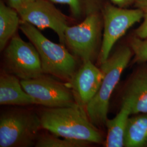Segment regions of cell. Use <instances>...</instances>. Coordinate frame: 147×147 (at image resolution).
Listing matches in <instances>:
<instances>
[{
	"mask_svg": "<svg viewBox=\"0 0 147 147\" xmlns=\"http://www.w3.org/2000/svg\"><path fill=\"white\" fill-rule=\"evenodd\" d=\"M42 129L57 136L100 144L103 142L98 127L91 122L86 110L75 106L42 109L38 113Z\"/></svg>",
	"mask_w": 147,
	"mask_h": 147,
	"instance_id": "6da1fadb",
	"label": "cell"
},
{
	"mask_svg": "<svg viewBox=\"0 0 147 147\" xmlns=\"http://www.w3.org/2000/svg\"><path fill=\"white\" fill-rule=\"evenodd\" d=\"M132 56L129 44H123L100 64L104 78L97 93L86 107L89 119L97 127L106 125L111 96Z\"/></svg>",
	"mask_w": 147,
	"mask_h": 147,
	"instance_id": "7a4b0ae2",
	"label": "cell"
},
{
	"mask_svg": "<svg viewBox=\"0 0 147 147\" xmlns=\"http://www.w3.org/2000/svg\"><path fill=\"white\" fill-rule=\"evenodd\" d=\"M19 28L36 48L44 73L69 84L78 69V59L65 45L51 41L31 24L21 21Z\"/></svg>",
	"mask_w": 147,
	"mask_h": 147,
	"instance_id": "3957f363",
	"label": "cell"
},
{
	"mask_svg": "<svg viewBox=\"0 0 147 147\" xmlns=\"http://www.w3.org/2000/svg\"><path fill=\"white\" fill-rule=\"evenodd\" d=\"M103 27L101 11L93 12L80 23L65 28L64 45L78 59L93 62L100 54Z\"/></svg>",
	"mask_w": 147,
	"mask_h": 147,
	"instance_id": "277c9868",
	"label": "cell"
},
{
	"mask_svg": "<svg viewBox=\"0 0 147 147\" xmlns=\"http://www.w3.org/2000/svg\"><path fill=\"white\" fill-rule=\"evenodd\" d=\"M42 128L38 115L26 110L8 111L0 117V147L35 146Z\"/></svg>",
	"mask_w": 147,
	"mask_h": 147,
	"instance_id": "5b68a950",
	"label": "cell"
},
{
	"mask_svg": "<svg viewBox=\"0 0 147 147\" xmlns=\"http://www.w3.org/2000/svg\"><path fill=\"white\" fill-rule=\"evenodd\" d=\"M103 19L102 41L98 60L100 64L110 56L112 49L117 42L127 31L143 19L140 9L123 8L106 0L101 9Z\"/></svg>",
	"mask_w": 147,
	"mask_h": 147,
	"instance_id": "8992f818",
	"label": "cell"
},
{
	"mask_svg": "<svg viewBox=\"0 0 147 147\" xmlns=\"http://www.w3.org/2000/svg\"><path fill=\"white\" fill-rule=\"evenodd\" d=\"M3 70L20 80L36 79L43 75L39 55L31 42L24 41L16 33L3 50Z\"/></svg>",
	"mask_w": 147,
	"mask_h": 147,
	"instance_id": "52a82bcc",
	"label": "cell"
},
{
	"mask_svg": "<svg viewBox=\"0 0 147 147\" xmlns=\"http://www.w3.org/2000/svg\"><path fill=\"white\" fill-rule=\"evenodd\" d=\"M21 84L27 93L35 100L36 105L47 108L78 105L68 85L45 74L36 79L21 80Z\"/></svg>",
	"mask_w": 147,
	"mask_h": 147,
	"instance_id": "ba28073f",
	"label": "cell"
},
{
	"mask_svg": "<svg viewBox=\"0 0 147 147\" xmlns=\"http://www.w3.org/2000/svg\"><path fill=\"white\" fill-rule=\"evenodd\" d=\"M18 12L22 22L28 23L40 30L51 29L56 33L60 43L63 45L64 31L74 20L72 17L64 14L49 0H32Z\"/></svg>",
	"mask_w": 147,
	"mask_h": 147,
	"instance_id": "9c48e42d",
	"label": "cell"
},
{
	"mask_svg": "<svg viewBox=\"0 0 147 147\" xmlns=\"http://www.w3.org/2000/svg\"><path fill=\"white\" fill-rule=\"evenodd\" d=\"M103 78L101 69L95 65L94 62H82L71 81L68 84L78 105L86 110V106L97 93Z\"/></svg>",
	"mask_w": 147,
	"mask_h": 147,
	"instance_id": "30bf717a",
	"label": "cell"
},
{
	"mask_svg": "<svg viewBox=\"0 0 147 147\" xmlns=\"http://www.w3.org/2000/svg\"><path fill=\"white\" fill-rule=\"evenodd\" d=\"M121 103L127 105L131 115L147 113V67L138 69L124 90Z\"/></svg>",
	"mask_w": 147,
	"mask_h": 147,
	"instance_id": "8fae6325",
	"label": "cell"
},
{
	"mask_svg": "<svg viewBox=\"0 0 147 147\" xmlns=\"http://www.w3.org/2000/svg\"><path fill=\"white\" fill-rule=\"evenodd\" d=\"M0 104L26 106L36 102L23 88L20 79L3 70L0 76Z\"/></svg>",
	"mask_w": 147,
	"mask_h": 147,
	"instance_id": "7c38bea8",
	"label": "cell"
},
{
	"mask_svg": "<svg viewBox=\"0 0 147 147\" xmlns=\"http://www.w3.org/2000/svg\"><path fill=\"white\" fill-rule=\"evenodd\" d=\"M131 115L129 107L121 103V110L112 119H107L105 126L107 134L105 142V147H124V137L129 116Z\"/></svg>",
	"mask_w": 147,
	"mask_h": 147,
	"instance_id": "4fadbf2b",
	"label": "cell"
},
{
	"mask_svg": "<svg viewBox=\"0 0 147 147\" xmlns=\"http://www.w3.org/2000/svg\"><path fill=\"white\" fill-rule=\"evenodd\" d=\"M18 12L3 0L0 1V50L3 51L11 39L17 33L21 24Z\"/></svg>",
	"mask_w": 147,
	"mask_h": 147,
	"instance_id": "5bb4252c",
	"label": "cell"
},
{
	"mask_svg": "<svg viewBox=\"0 0 147 147\" xmlns=\"http://www.w3.org/2000/svg\"><path fill=\"white\" fill-rule=\"evenodd\" d=\"M147 146V113L129 117L124 137V147Z\"/></svg>",
	"mask_w": 147,
	"mask_h": 147,
	"instance_id": "9a60e30c",
	"label": "cell"
},
{
	"mask_svg": "<svg viewBox=\"0 0 147 147\" xmlns=\"http://www.w3.org/2000/svg\"><path fill=\"white\" fill-rule=\"evenodd\" d=\"M53 3L68 5L75 20H83L90 14L101 11L106 0H49Z\"/></svg>",
	"mask_w": 147,
	"mask_h": 147,
	"instance_id": "2e32d148",
	"label": "cell"
},
{
	"mask_svg": "<svg viewBox=\"0 0 147 147\" xmlns=\"http://www.w3.org/2000/svg\"><path fill=\"white\" fill-rule=\"evenodd\" d=\"M92 143L86 141L59 138L53 134H39L34 146L37 147H84Z\"/></svg>",
	"mask_w": 147,
	"mask_h": 147,
	"instance_id": "e0dca14e",
	"label": "cell"
},
{
	"mask_svg": "<svg viewBox=\"0 0 147 147\" xmlns=\"http://www.w3.org/2000/svg\"><path fill=\"white\" fill-rule=\"evenodd\" d=\"M127 44L133 52V63L147 62V38L142 39L134 35L129 39Z\"/></svg>",
	"mask_w": 147,
	"mask_h": 147,
	"instance_id": "ac0fdd59",
	"label": "cell"
},
{
	"mask_svg": "<svg viewBox=\"0 0 147 147\" xmlns=\"http://www.w3.org/2000/svg\"><path fill=\"white\" fill-rule=\"evenodd\" d=\"M134 8L142 11L143 15L142 22L134 31V36L142 39L147 38V0H135Z\"/></svg>",
	"mask_w": 147,
	"mask_h": 147,
	"instance_id": "d6986e66",
	"label": "cell"
},
{
	"mask_svg": "<svg viewBox=\"0 0 147 147\" xmlns=\"http://www.w3.org/2000/svg\"><path fill=\"white\" fill-rule=\"evenodd\" d=\"M32 0H8V5L16 11H19Z\"/></svg>",
	"mask_w": 147,
	"mask_h": 147,
	"instance_id": "ffe728a7",
	"label": "cell"
},
{
	"mask_svg": "<svg viewBox=\"0 0 147 147\" xmlns=\"http://www.w3.org/2000/svg\"><path fill=\"white\" fill-rule=\"evenodd\" d=\"M115 5L123 8H129L134 5L135 0H109Z\"/></svg>",
	"mask_w": 147,
	"mask_h": 147,
	"instance_id": "44dd1931",
	"label": "cell"
}]
</instances>
